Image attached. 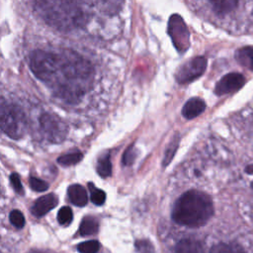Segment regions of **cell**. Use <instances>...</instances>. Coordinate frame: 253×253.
<instances>
[{
  "instance_id": "cell-11",
  "label": "cell",
  "mask_w": 253,
  "mask_h": 253,
  "mask_svg": "<svg viewBox=\"0 0 253 253\" xmlns=\"http://www.w3.org/2000/svg\"><path fill=\"white\" fill-rule=\"evenodd\" d=\"M70 202L76 207H84L88 202L87 191L79 184H73L68 188L67 191Z\"/></svg>"
},
{
  "instance_id": "cell-18",
  "label": "cell",
  "mask_w": 253,
  "mask_h": 253,
  "mask_svg": "<svg viewBox=\"0 0 253 253\" xmlns=\"http://www.w3.org/2000/svg\"><path fill=\"white\" fill-rule=\"evenodd\" d=\"M83 158V154L80 151H75L71 153H67L64 155H61L57 158V162L63 166H70L75 165L78 162H80Z\"/></svg>"
},
{
  "instance_id": "cell-3",
  "label": "cell",
  "mask_w": 253,
  "mask_h": 253,
  "mask_svg": "<svg viewBox=\"0 0 253 253\" xmlns=\"http://www.w3.org/2000/svg\"><path fill=\"white\" fill-rule=\"evenodd\" d=\"M213 214V205L211 197L197 190L184 193L176 201L173 211V220L188 227L205 225Z\"/></svg>"
},
{
  "instance_id": "cell-2",
  "label": "cell",
  "mask_w": 253,
  "mask_h": 253,
  "mask_svg": "<svg viewBox=\"0 0 253 253\" xmlns=\"http://www.w3.org/2000/svg\"><path fill=\"white\" fill-rule=\"evenodd\" d=\"M35 6L46 23L61 31L81 27L86 21L81 0H35Z\"/></svg>"
},
{
  "instance_id": "cell-19",
  "label": "cell",
  "mask_w": 253,
  "mask_h": 253,
  "mask_svg": "<svg viewBox=\"0 0 253 253\" xmlns=\"http://www.w3.org/2000/svg\"><path fill=\"white\" fill-rule=\"evenodd\" d=\"M210 253H243V251L237 245L219 243L212 246Z\"/></svg>"
},
{
  "instance_id": "cell-13",
  "label": "cell",
  "mask_w": 253,
  "mask_h": 253,
  "mask_svg": "<svg viewBox=\"0 0 253 253\" xmlns=\"http://www.w3.org/2000/svg\"><path fill=\"white\" fill-rule=\"evenodd\" d=\"M235 59L240 65L253 70V46L246 45L238 48L235 52Z\"/></svg>"
},
{
  "instance_id": "cell-31",
  "label": "cell",
  "mask_w": 253,
  "mask_h": 253,
  "mask_svg": "<svg viewBox=\"0 0 253 253\" xmlns=\"http://www.w3.org/2000/svg\"><path fill=\"white\" fill-rule=\"evenodd\" d=\"M251 188H252V189H253V182H252V183H251Z\"/></svg>"
},
{
  "instance_id": "cell-10",
  "label": "cell",
  "mask_w": 253,
  "mask_h": 253,
  "mask_svg": "<svg viewBox=\"0 0 253 253\" xmlns=\"http://www.w3.org/2000/svg\"><path fill=\"white\" fill-rule=\"evenodd\" d=\"M206 110V103L200 98H191L182 109V116L187 120H192L200 116Z\"/></svg>"
},
{
  "instance_id": "cell-25",
  "label": "cell",
  "mask_w": 253,
  "mask_h": 253,
  "mask_svg": "<svg viewBox=\"0 0 253 253\" xmlns=\"http://www.w3.org/2000/svg\"><path fill=\"white\" fill-rule=\"evenodd\" d=\"M134 246L137 253H154V247L148 240H145V239L136 240L134 243Z\"/></svg>"
},
{
  "instance_id": "cell-17",
  "label": "cell",
  "mask_w": 253,
  "mask_h": 253,
  "mask_svg": "<svg viewBox=\"0 0 253 253\" xmlns=\"http://www.w3.org/2000/svg\"><path fill=\"white\" fill-rule=\"evenodd\" d=\"M96 170H97V173L103 178H107V177L111 176V174H112V163H111L109 155L102 156L98 160Z\"/></svg>"
},
{
  "instance_id": "cell-1",
  "label": "cell",
  "mask_w": 253,
  "mask_h": 253,
  "mask_svg": "<svg viewBox=\"0 0 253 253\" xmlns=\"http://www.w3.org/2000/svg\"><path fill=\"white\" fill-rule=\"evenodd\" d=\"M29 64L34 75L67 104L78 103L93 86L92 63L73 50L37 49L30 54Z\"/></svg>"
},
{
  "instance_id": "cell-14",
  "label": "cell",
  "mask_w": 253,
  "mask_h": 253,
  "mask_svg": "<svg viewBox=\"0 0 253 253\" xmlns=\"http://www.w3.org/2000/svg\"><path fill=\"white\" fill-rule=\"evenodd\" d=\"M218 14H227L235 9L239 0H208Z\"/></svg>"
},
{
  "instance_id": "cell-9",
  "label": "cell",
  "mask_w": 253,
  "mask_h": 253,
  "mask_svg": "<svg viewBox=\"0 0 253 253\" xmlns=\"http://www.w3.org/2000/svg\"><path fill=\"white\" fill-rule=\"evenodd\" d=\"M58 204V199L53 194H47L40 197L33 205L31 211L35 216H42L50 211Z\"/></svg>"
},
{
  "instance_id": "cell-6",
  "label": "cell",
  "mask_w": 253,
  "mask_h": 253,
  "mask_svg": "<svg viewBox=\"0 0 253 253\" xmlns=\"http://www.w3.org/2000/svg\"><path fill=\"white\" fill-rule=\"evenodd\" d=\"M168 34L179 52H185L190 46V34L183 18L172 15L168 22Z\"/></svg>"
},
{
  "instance_id": "cell-16",
  "label": "cell",
  "mask_w": 253,
  "mask_h": 253,
  "mask_svg": "<svg viewBox=\"0 0 253 253\" xmlns=\"http://www.w3.org/2000/svg\"><path fill=\"white\" fill-rule=\"evenodd\" d=\"M97 6L104 12L114 14L120 11L124 0H94Z\"/></svg>"
},
{
  "instance_id": "cell-12",
  "label": "cell",
  "mask_w": 253,
  "mask_h": 253,
  "mask_svg": "<svg viewBox=\"0 0 253 253\" xmlns=\"http://www.w3.org/2000/svg\"><path fill=\"white\" fill-rule=\"evenodd\" d=\"M175 253H204V249L200 241L192 238H185L177 243Z\"/></svg>"
},
{
  "instance_id": "cell-15",
  "label": "cell",
  "mask_w": 253,
  "mask_h": 253,
  "mask_svg": "<svg viewBox=\"0 0 253 253\" xmlns=\"http://www.w3.org/2000/svg\"><path fill=\"white\" fill-rule=\"evenodd\" d=\"M98 228H99L98 221L92 216H87V217H84L80 223L79 233L82 236L92 235L98 231Z\"/></svg>"
},
{
  "instance_id": "cell-4",
  "label": "cell",
  "mask_w": 253,
  "mask_h": 253,
  "mask_svg": "<svg viewBox=\"0 0 253 253\" xmlns=\"http://www.w3.org/2000/svg\"><path fill=\"white\" fill-rule=\"evenodd\" d=\"M1 128L12 139H20L27 128V119L23 110L13 103L1 100L0 108Z\"/></svg>"
},
{
  "instance_id": "cell-23",
  "label": "cell",
  "mask_w": 253,
  "mask_h": 253,
  "mask_svg": "<svg viewBox=\"0 0 253 253\" xmlns=\"http://www.w3.org/2000/svg\"><path fill=\"white\" fill-rule=\"evenodd\" d=\"M73 218V212L69 207L61 208L57 212V220L61 225H67Z\"/></svg>"
},
{
  "instance_id": "cell-29",
  "label": "cell",
  "mask_w": 253,
  "mask_h": 253,
  "mask_svg": "<svg viewBox=\"0 0 253 253\" xmlns=\"http://www.w3.org/2000/svg\"><path fill=\"white\" fill-rule=\"evenodd\" d=\"M245 172L247 174H253V164H249L245 167Z\"/></svg>"
},
{
  "instance_id": "cell-20",
  "label": "cell",
  "mask_w": 253,
  "mask_h": 253,
  "mask_svg": "<svg viewBox=\"0 0 253 253\" xmlns=\"http://www.w3.org/2000/svg\"><path fill=\"white\" fill-rule=\"evenodd\" d=\"M88 187L90 190V198L92 203L97 206L103 205L106 201V193L103 190L96 188L92 183H89Z\"/></svg>"
},
{
  "instance_id": "cell-5",
  "label": "cell",
  "mask_w": 253,
  "mask_h": 253,
  "mask_svg": "<svg viewBox=\"0 0 253 253\" xmlns=\"http://www.w3.org/2000/svg\"><path fill=\"white\" fill-rule=\"evenodd\" d=\"M39 121L40 127L48 141L59 143L65 139L68 133L67 126L56 114L43 113Z\"/></svg>"
},
{
  "instance_id": "cell-30",
  "label": "cell",
  "mask_w": 253,
  "mask_h": 253,
  "mask_svg": "<svg viewBox=\"0 0 253 253\" xmlns=\"http://www.w3.org/2000/svg\"><path fill=\"white\" fill-rule=\"evenodd\" d=\"M29 253H45V252H42V251H31Z\"/></svg>"
},
{
  "instance_id": "cell-28",
  "label": "cell",
  "mask_w": 253,
  "mask_h": 253,
  "mask_svg": "<svg viewBox=\"0 0 253 253\" xmlns=\"http://www.w3.org/2000/svg\"><path fill=\"white\" fill-rule=\"evenodd\" d=\"M10 181H11V185L13 186L14 190L19 193V194H23L24 191H23V186H22V183H21V180H20V177L17 173H13L11 174L10 176Z\"/></svg>"
},
{
  "instance_id": "cell-21",
  "label": "cell",
  "mask_w": 253,
  "mask_h": 253,
  "mask_svg": "<svg viewBox=\"0 0 253 253\" xmlns=\"http://www.w3.org/2000/svg\"><path fill=\"white\" fill-rule=\"evenodd\" d=\"M179 136L177 135L176 137H173L172 141L170 142V144L168 145V147L166 148V151H165V154H164V158H163V166H167L171 160L173 159L175 153H176V150L178 148V145H179Z\"/></svg>"
},
{
  "instance_id": "cell-7",
  "label": "cell",
  "mask_w": 253,
  "mask_h": 253,
  "mask_svg": "<svg viewBox=\"0 0 253 253\" xmlns=\"http://www.w3.org/2000/svg\"><path fill=\"white\" fill-rule=\"evenodd\" d=\"M207 58L204 56H196L182 64L176 74L175 78L179 84L190 83L201 77L207 68Z\"/></svg>"
},
{
  "instance_id": "cell-8",
  "label": "cell",
  "mask_w": 253,
  "mask_h": 253,
  "mask_svg": "<svg viewBox=\"0 0 253 253\" xmlns=\"http://www.w3.org/2000/svg\"><path fill=\"white\" fill-rule=\"evenodd\" d=\"M246 82L245 77L241 73H227L217 81L214 87V93L218 96L230 94L241 89Z\"/></svg>"
},
{
  "instance_id": "cell-24",
  "label": "cell",
  "mask_w": 253,
  "mask_h": 253,
  "mask_svg": "<svg viewBox=\"0 0 253 253\" xmlns=\"http://www.w3.org/2000/svg\"><path fill=\"white\" fill-rule=\"evenodd\" d=\"M9 219H10L11 223L14 226H16L17 228H22L25 225V217H24L23 213L18 210H14L10 212Z\"/></svg>"
},
{
  "instance_id": "cell-27",
  "label": "cell",
  "mask_w": 253,
  "mask_h": 253,
  "mask_svg": "<svg viewBox=\"0 0 253 253\" xmlns=\"http://www.w3.org/2000/svg\"><path fill=\"white\" fill-rule=\"evenodd\" d=\"M135 157H136V154H135V149H134L133 145L128 146L123 155V164L126 166L131 165L133 163Z\"/></svg>"
},
{
  "instance_id": "cell-22",
  "label": "cell",
  "mask_w": 253,
  "mask_h": 253,
  "mask_svg": "<svg viewBox=\"0 0 253 253\" xmlns=\"http://www.w3.org/2000/svg\"><path fill=\"white\" fill-rule=\"evenodd\" d=\"M100 249V243L97 240H89L81 242L77 246V250L80 253H97Z\"/></svg>"
},
{
  "instance_id": "cell-26",
  "label": "cell",
  "mask_w": 253,
  "mask_h": 253,
  "mask_svg": "<svg viewBox=\"0 0 253 253\" xmlns=\"http://www.w3.org/2000/svg\"><path fill=\"white\" fill-rule=\"evenodd\" d=\"M30 187L36 191V192H43L45 190H47L48 188V184L45 183L44 181L36 178V177H31L30 178Z\"/></svg>"
}]
</instances>
